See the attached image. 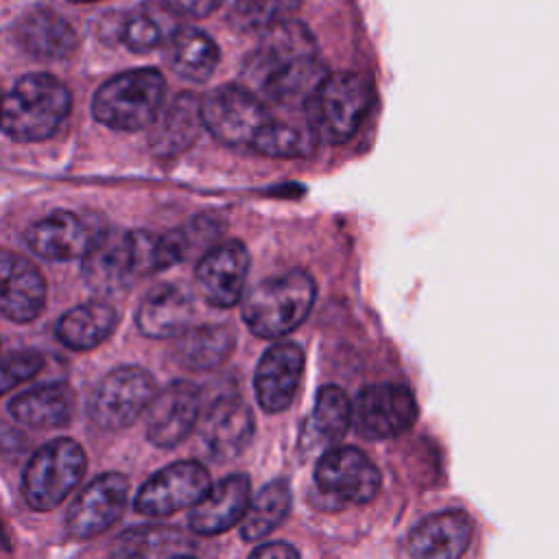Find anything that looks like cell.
<instances>
[{
  "instance_id": "74e56055",
  "label": "cell",
  "mask_w": 559,
  "mask_h": 559,
  "mask_svg": "<svg viewBox=\"0 0 559 559\" xmlns=\"http://www.w3.org/2000/svg\"><path fill=\"white\" fill-rule=\"evenodd\" d=\"M173 559H194V557H188V555H181V557H173Z\"/></svg>"
},
{
  "instance_id": "52a82bcc",
  "label": "cell",
  "mask_w": 559,
  "mask_h": 559,
  "mask_svg": "<svg viewBox=\"0 0 559 559\" xmlns=\"http://www.w3.org/2000/svg\"><path fill=\"white\" fill-rule=\"evenodd\" d=\"M157 393L155 378L142 367H118L109 371L90 397V419L103 430L131 426Z\"/></svg>"
},
{
  "instance_id": "30bf717a",
  "label": "cell",
  "mask_w": 559,
  "mask_h": 559,
  "mask_svg": "<svg viewBox=\"0 0 559 559\" xmlns=\"http://www.w3.org/2000/svg\"><path fill=\"white\" fill-rule=\"evenodd\" d=\"M129 478L120 472H103L72 500L66 515V533L72 539H92L116 524L127 507Z\"/></svg>"
},
{
  "instance_id": "8992f818",
  "label": "cell",
  "mask_w": 559,
  "mask_h": 559,
  "mask_svg": "<svg viewBox=\"0 0 559 559\" xmlns=\"http://www.w3.org/2000/svg\"><path fill=\"white\" fill-rule=\"evenodd\" d=\"M203 127L225 146L253 148L273 120L262 98L245 85H221L201 98Z\"/></svg>"
},
{
  "instance_id": "ba28073f",
  "label": "cell",
  "mask_w": 559,
  "mask_h": 559,
  "mask_svg": "<svg viewBox=\"0 0 559 559\" xmlns=\"http://www.w3.org/2000/svg\"><path fill=\"white\" fill-rule=\"evenodd\" d=\"M107 225L98 216L57 210L26 229V245L46 260L85 258L103 238Z\"/></svg>"
},
{
  "instance_id": "ac0fdd59",
  "label": "cell",
  "mask_w": 559,
  "mask_h": 559,
  "mask_svg": "<svg viewBox=\"0 0 559 559\" xmlns=\"http://www.w3.org/2000/svg\"><path fill=\"white\" fill-rule=\"evenodd\" d=\"M317 55V44L308 26L295 20H286L269 31H264L260 46L245 59L242 76L247 81L245 87H251L262 76L273 70H280L288 63H295L306 57Z\"/></svg>"
},
{
  "instance_id": "9c48e42d",
  "label": "cell",
  "mask_w": 559,
  "mask_h": 559,
  "mask_svg": "<svg viewBox=\"0 0 559 559\" xmlns=\"http://www.w3.org/2000/svg\"><path fill=\"white\" fill-rule=\"evenodd\" d=\"M210 487V472L199 461H177L155 472L140 487L135 511L146 518H166L194 507Z\"/></svg>"
},
{
  "instance_id": "ab89813d",
  "label": "cell",
  "mask_w": 559,
  "mask_h": 559,
  "mask_svg": "<svg viewBox=\"0 0 559 559\" xmlns=\"http://www.w3.org/2000/svg\"><path fill=\"white\" fill-rule=\"evenodd\" d=\"M0 103H2V92H0Z\"/></svg>"
},
{
  "instance_id": "603a6c76",
  "label": "cell",
  "mask_w": 559,
  "mask_h": 559,
  "mask_svg": "<svg viewBox=\"0 0 559 559\" xmlns=\"http://www.w3.org/2000/svg\"><path fill=\"white\" fill-rule=\"evenodd\" d=\"M192 301L190 297L170 284L153 288L140 304L135 323L148 338H177L190 328Z\"/></svg>"
},
{
  "instance_id": "ffe728a7",
  "label": "cell",
  "mask_w": 559,
  "mask_h": 559,
  "mask_svg": "<svg viewBox=\"0 0 559 559\" xmlns=\"http://www.w3.org/2000/svg\"><path fill=\"white\" fill-rule=\"evenodd\" d=\"M472 528L469 515L459 509L432 513L408 533V552L413 559H461Z\"/></svg>"
},
{
  "instance_id": "5bb4252c",
  "label": "cell",
  "mask_w": 559,
  "mask_h": 559,
  "mask_svg": "<svg viewBox=\"0 0 559 559\" xmlns=\"http://www.w3.org/2000/svg\"><path fill=\"white\" fill-rule=\"evenodd\" d=\"M201 391L194 382L175 380L155 393L146 413V437L157 448H175L197 426Z\"/></svg>"
},
{
  "instance_id": "44dd1931",
  "label": "cell",
  "mask_w": 559,
  "mask_h": 559,
  "mask_svg": "<svg viewBox=\"0 0 559 559\" xmlns=\"http://www.w3.org/2000/svg\"><path fill=\"white\" fill-rule=\"evenodd\" d=\"M203 129L201 98L192 92L177 94L151 124L148 144L162 159H170L188 151Z\"/></svg>"
},
{
  "instance_id": "4316f807",
  "label": "cell",
  "mask_w": 559,
  "mask_h": 559,
  "mask_svg": "<svg viewBox=\"0 0 559 559\" xmlns=\"http://www.w3.org/2000/svg\"><path fill=\"white\" fill-rule=\"evenodd\" d=\"M116 323L118 312L114 306H109L107 301H87L63 312L57 321L55 334L66 347L74 352H85L109 338L116 330Z\"/></svg>"
},
{
  "instance_id": "cb8c5ba5",
  "label": "cell",
  "mask_w": 559,
  "mask_h": 559,
  "mask_svg": "<svg viewBox=\"0 0 559 559\" xmlns=\"http://www.w3.org/2000/svg\"><path fill=\"white\" fill-rule=\"evenodd\" d=\"M9 413L15 421L31 428H61L72 419L74 391L66 382L41 384L15 395L9 402Z\"/></svg>"
},
{
  "instance_id": "e0dca14e",
  "label": "cell",
  "mask_w": 559,
  "mask_h": 559,
  "mask_svg": "<svg viewBox=\"0 0 559 559\" xmlns=\"http://www.w3.org/2000/svg\"><path fill=\"white\" fill-rule=\"evenodd\" d=\"M253 437V415L240 397H221L203 415L199 439L214 461L238 456Z\"/></svg>"
},
{
  "instance_id": "d590c367",
  "label": "cell",
  "mask_w": 559,
  "mask_h": 559,
  "mask_svg": "<svg viewBox=\"0 0 559 559\" xmlns=\"http://www.w3.org/2000/svg\"><path fill=\"white\" fill-rule=\"evenodd\" d=\"M249 559H299V552L286 544V542H269V544H260Z\"/></svg>"
},
{
  "instance_id": "277c9868",
  "label": "cell",
  "mask_w": 559,
  "mask_h": 559,
  "mask_svg": "<svg viewBox=\"0 0 559 559\" xmlns=\"http://www.w3.org/2000/svg\"><path fill=\"white\" fill-rule=\"evenodd\" d=\"M373 100L371 85L356 72H328L306 103L308 127L319 142L343 144L365 120Z\"/></svg>"
},
{
  "instance_id": "2e32d148",
  "label": "cell",
  "mask_w": 559,
  "mask_h": 559,
  "mask_svg": "<svg viewBox=\"0 0 559 559\" xmlns=\"http://www.w3.org/2000/svg\"><path fill=\"white\" fill-rule=\"evenodd\" d=\"M304 349L293 341L271 345L253 376L255 397L266 413H282L290 406L304 373Z\"/></svg>"
},
{
  "instance_id": "d4e9b609",
  "label": "cell",
  "mask_w": 559,
  "mask_h": 559,
  "mask_svg": "<svg viewBox=\"0 0 559 559\" xmlns=\"http://www.w3.org/2000/svg\"><path fill=\"white\" fill-rule=\"evenodd\" d=\"M352 426V402L343 389L328 384L319 389L310 417L304 424L301 445L308 452L325 450L338 443Z\"/></svg>"
},
{
  "instance_id": "9a60e30c",
  "label": "cell",
  "mask_w": 559,
  "mask_h": 559,
  "mask_svg": "<svg viewBox=\"0 0 559 559\" xmlns=\"http://www.w3.org/2000/svg\"><path fill=\"white\" fill-rule=\"evenodd\" d=\"M44 306L41 271L28 258L0 247V312L15 323H28L41 314Z\"/></svg>"
},
{
  "instance_id": "5b68a950",
  "label": "cell",
  "mask_w": 559,
  "mask_h": 559,
  "mask_svg": "<svg viewBox=\"0 0 559 559\" xmlns=\"http://www.w3.org/2000/svg\"><path fill=\"white\" fill-rule=\"evenodd\" d=\"M87 469V456L70 437H59L28 459L22 474V493L31 509L48 511L61 504L70 491L81 483Z\"/></svg>"
},
{
  "instance_id": "f546056e",
  "label": "cell",
  "mask_w": 559,
  "mask_h": 559,
  "mask_svg": "<svg viewBox=\"0 0 559 559\" xmlns=\"http://www.w3.org/2000/svg\"><path fill=\"white\" fill-rule=\"evenodd\" d=\"M293 504L290 485L284 478H275L249 500L245 518L240 520V535L247 542H258L275 531L288 515Z\"/></svg>"
},
{
  "instance_id": "d6a6232c",
  "label": "cell",
  "mask_w": 559,
  "mask_h": 559,
  "mask_svg": "<svg viewBox=\"0 0 559 559\" xmlns=\"http://www.w3.org/2000/svg\"><path fill=\"white\" fill-rule=\"evenodd\" d=\"M44 367V358L35 352H15L0 356V395L31 380Z\"/></svg>"
},
{
  "instance_id": "6da1fadb",
  "label": "cell",
  "mask_w": 559,
  "mask_h": 559,
  "mask_svg": "<svg viewBox=\"0 0 559 559\" xmlns=\"http://www.w3.org/2000/svg\"><path fill=\"white\" fill-rule=\"evenodd\" d=\"M314 297L317 286L308 271H284L260 280L242 295V321L260 338H282L306 321Z\"/></svg>"
},
{
  "instance_id": "8fae6325",
  "label": "cell",
  "mask_w": 559,
  "mask_h": 559,
  "mask_svg": "<svg viewBox=\"0 0 559 559\" xmlns=\"http://www.w3.org/2000/svg\"><path fill=\"white\" fill-rule=\"evenodd\" d=\"M417 419V402L408 386L382 382L365 386L352 404V421L365 439H389Z\"/></svg>"
},
{
  "instance_id": "8d00e7d4",
  "label": "cell",
  "mask_w": 559,
  "mask_h": 559,
  "mask_svg": "<svg viewBox=\"0 0 559 559\" xmlns=\"http://www.w3.org/2000/svg\"><path fill=\"white\" fill-rule=\"evenodd\" d=\"M118 559H144L140 552H129V555H120Z\"/></svg>"
},
{
  "instance_id": "4dcf8cb0",
  "label": "cell",
  "mask_w": 559,
  "mask_h": 559,
  "mask_svg": "<svg viewBox=\"0 0 559 559\" xmlns=\"http://www.w3.org/2000/svg\"><path fill=\"white\" fill-rule=\"evenodd\" d=\"M317 146L319 140L310 127L288 124L273 118L258 135L251 151L277 159H306L317 151Z\"/></svg>"
},
{
  "instance_id": "7a4b0ae2",
  "label": "cell",
  "mask_w": 559,
  "mask_h": 559,
  "mask_svg": "<svg viewBox=\"0 0 559 559\" xmlns=\"http://www.w3.org/2000/svg\"><path fill=\"white\" fill-rule=\"evenodd\" d=\"M70 90L52 74H26L2 94L0 131L15 142H41L68 118Z\"/></svg>"
},
{
  "instance_id": "7c38bea8",
  "label": "cell",
  "mask_w": 559,
  "mask_h": 559,
  "mask_svg": "<svg viewBox=\"0 0 559 559\" xmlns=\"http://www.w3.org/2000/svg\"><path fill=\"white\" fill-rule=\"evenodd\" d=\"M319 491L338 502L365 504L380 491V472L376 463L354 445H341L323 452L314 465Z\"/></svg>"
},
{
  "instance_id": "484cf974",
  "label": "cell",
  "mask_w": 559,
  "mask_h": 559,
  "mask_svg": "<svg viewBox=\"0 0 559 559\" xmlns=\"http://www.w3.org/2000/svg\"><path fill=\"white\" fill-rule=\"evenodd\" d=\"M83 260V275L87 284L98 293H116L127 288L138 277L127 234H107Z\"/></svg>"
},
{
  "instance_id": "e575fe53",
  "label": "cell",
  "mask_w": 559,
  "mask_h": 559,
  "mask_svg": "<svg viewBox=\"0 0 559 559\" xmlns=\"http://www.w3.org/2000/svg\"><path fill=\"white\" fill-rule=\"evenodd\" d=\"M223 0H166V7L170 13L188 20H201L214 13Z\"/></svg>"
},
{
  "instance_id": "1f68e13d",
  "label": "cell",
  "mask_w": 559,
  "mask_h": 559,
  "mask_svg": "<svg viewBox=\"0 0 559 559\" xmlns=\"http://www.w3.org/2000/svg\"><path fill=\"white\" fill-rule=\"evenodd\" d=\"M301 0H234L229 24L238 31H269L288 20Z\"/></svg>"
},
{
  "instance_id": "4fadbf2b",
  "label": "cell",
  "mask_w": 559,
  "mask_h": 559,
  "mask_svg": "<svg viewBox=\"0 0 559 559\" xmlns=\"http://www.w3.org/2000/svg\"><path fill=\"white\" fill-rule=\"evenodd\" d=\"M249 275V253L240 240H225L207 249L194 271L201 297L214 308L240 304Z\"/></svg>"
},
{
  "instance_id": "3957f363",
  "label": "cell",
  "mask_w": 559,
  "mask_h": 559,
  "mask_svg": "<svg viewBox=\"0 0 559 559\" xmlns=\"http://www.w3.org/2000/svg\"><path fill=\"white\" fill-rule=\"evenodd\" d=\"M166 96V81L155 68L116 74L98 87L92 100L94 118L116 131H140L157 118Z\"/></svg>"
},
{
  "instance_id": "7402d4cb",
  "label": "cell",
  "mask_w": 559,
  "mask_h": 559,
  "mask_svg": "<svg viewBox=\"0 0 559 559\" xmlns=\"http://www.w3.org/2000/svg\"><path fill=\"white\" fill-rule=\"evenodd\" d=\"M15 39L35 59H66L74 52L79 37L72 24L52 9L35 7L15 24Z\"/></svg>"
},
{
  "instance_id": "836d02e7",
  "label": "cell",
  "mask_w": 559,
  "mask_h": 559,
  "mask_svg": "<svg viewBox=\"0 0 559 559\" xmlns=\"http://www.w3.org/2000/svg\"><path fill=\"white\" fill-rule=\"evenodd\" d=\"M162 41V28L148 13H133L122 24V44L131 52H148Z\"/></svg>"
},
{
  "instance_id": "f1b7e54d",
  "label": "cell",
  "mask_w": 559,
  "mask_h": 559,
  "mask_svg": "<svg viewBox=\"0 0 559 559\" xmlns=\"http://www.w3.org/2000/svg\"><path fill=\"white\" fill-rule=\"evenodd\" d=\"M168 59L181 79L203 83L214 74L221 52L207 33L194 26H179L170 37Z\"/></svg>"
},
{
  "instance_id": "f35d334b",
  "label": "cell",
  "mask_w": 559,
  "mask_h": 559,
  "mask_svg": "<svg viewBox=\"0 0 559 559\" xmlns=\"http://www.w3.org/2000/svg\"><path fill=\"white\" fill-rule=\"evenodd\" d=\"M70 2H96V0H70Z\"/></svg>"
},
{
  "instance_id": "83f0119b",
  "label": "cell",
  "mask_w": 559,
  "mask_h": 559,
  "mask_svg": "<svg viewBox=\"0 0 559 559\" xmlns=\"http://www.w3.org/2000/svg\"><path fill=\"white\" fill-rule=\"evenodd\" d=\"M236 345L234 330L223 323H205L188 328L175 341V360L194 371H205L223 365Z\"/></svg>"
},
{
  "instance_id": "d6986e66",
  "label": "cell",
  "mask_w": 559,
  "mask_h": 559,
  "mask_svg": "<svg viewBox=\"0 0 559 559\" xmlns=\"http://www.w3.org/2000/svg\"><path fill=\"white\" fill-rule=\"evenodd\" d=\"M251 500L247 474H231L207 489L190 511V528L199 535H218L238 524Z\"/></svg>"
}]
</instances>
